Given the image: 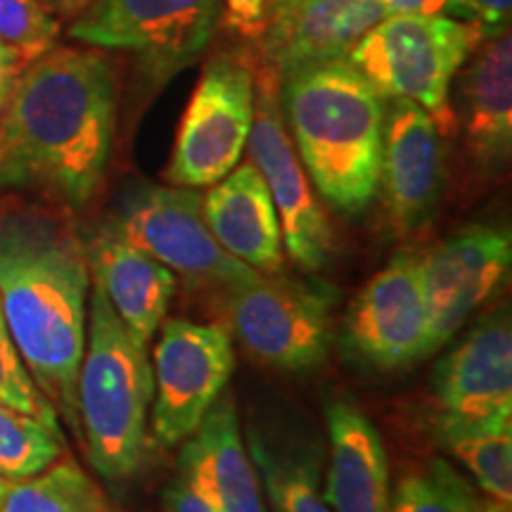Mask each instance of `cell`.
Here are the masks:
<instances>
[{
    "label": "cell",
    "mask_w": 512,
    "mask_h": 512,
    "mask_svg": "<svg viewBox=\"0 0 512 512\" xmlns=\"http://www.w3.org/2000/svg\"><path fill=\"white\" fill-rule=\"evenodd\" d=\"M117 107V74L98 48L55 46L27 64L0 110V190L86 209L105 183Z\"/></svg>",
    "instance_id": "obj_1"
},
{
    "label": "cell",
    "mask_w": 512,
    "mask_h": 512,
    "mask_svg": "<svg viewBox=\"0 0 512 512\" xmlns=\"http://www.w3.org/2000/svg\"><path fill=\"white\" fill-rule=\"evenodd\" d=\"M86 249L50 209L0 207V306L31 380L76 434L88 328Z\"/></svg>",
    "instance_id": "obj_2"
},
{
    "label": "cell",
    "mask_w": 512,
    "mask_h": 512,
    "mask_svg": "<svg viewBox=\"0 0 512 512\" xmlns=\"http://www.w3.org/2000/svg\"><path fill=\"white\" fill-rule=\"evenodd\" d=\"M280 105L309 181L344 216L380 195L384 98L349 60L297 69L280 79Z\"/></svg>",
    "instance_id": "obj_3"
},
{
    "label": "cell",
    "mask_w": 512,
    "mask_h": 512,
    "mask_svg": "<svg viewBox=\"0 0 512 512\" xmlns=\"http://www.w3.org/2000/svg\"><path fill=\"white\" fill-rule=\"evenodd\" d=\"M86 349L76 377L79 432L93 470L107 482L138 475L147 456V411L155 396L147 344L138 342L91 280Z\"/></svg>",
    "instance_id": "obj_4"
},
{
    "label": "cell",
    "mask_w": 512,
    "mask_h": 512,
    "mask_svg": "<svg viewBox=\"0 0 512 512\" xmlns=\"http://www.w3.org/2000/svg\"><path fill=\"white\" fill-rule=\"evenodd\" d=\"M486 38L475 22L448 15H389L375 24L347 60L384 100H411L453 131L451 86Z\"/></svg>",
    "instance_id": "obj_5"
},
{
    "label": "cell",
    "mask_w": 512,
    "mask_h": 512,
    "mask_svg": "<svg viewBox=\"0 0 512 512\" xmlns=\"http://www.w3.org/2000/svg\"><path fill=\"white\" fill-rule=\"evenodd\" d=\"M233 332L249 356L268 368L299 373L320 366L332 335L335 287L318 280L254 273L228 292Z\"/></svg>",
    "instance_id": "obj_6"
},
{
    "label": "cell",
    "mask_w": 512,
    "mask_h": 512,
    "mask_svg": "<svg viewBox=\"0 0 512 512\" xmlns=\"http://www.w3.org/2000/svg\"><path fill=\"white\" fill-rule=\"evenodd\" d=\"M219 22L221 0H91L69 36L136 55L147 79L164 83L200 60Z\"/></svg>",
    "instance_id": "obj_7"
},
{
    "label": "cell",
    "mask_w": 512,
    "mask_h": 512,
    "mask_svg": "<svg viewBox=\"0 0 512 512\" xmlns=\"http://www.w3.org/2000/svg\"><path fill=\"white\" fill-rule=\"evenodd\" d=\"M254 121L249 53L207 60L178 126L164 178L178 188H211L240 164Z\"/></svg>",
    "instance_id": "obj_8"
},
{
    "label": "cell",
    "mask_w": 512,
    "mask_h": 512,
    "mask_svg": "<svg viewBox=\"0 0 512 512\" xmlns=\"http://www.w3.org/2000/svg\"><path fill=\"white\" fill-rule=\"evenodd\" d=\"M254 67V121L247 138L249 162L264 176L283 226L285 254L306 273L328 266L332 256V226L313 195L290 133H287L280 79L249 53Z\"/></svg>",
    "instance_id": "obj_9"
},
{
    "label": "cell",
    "mask_w": 512,
    "mask_h": 512,
    "mask_svg": "<svg viewBox=\"0 0 512 512\" xmlns=\"http://www.w3.org/2000/svg\"><path fill=\"white\" fill-rule=\"evenodd\" d=\"M114 223L133 245L190 283L230 292L259 273L230 256L211 235L200 192L192 188L140 183L121 197Z\"/></svg>",
    "instance_id": "obj_10"
},
{
    "label": "cell",
    "mask_w": 512,
    "mask_h": 512,
    "mask_svg": "<svg viewBox=\"0 0 512 512\" xmlns=\"http://www.w3.org/2000/svg\"><path fill=\"white\" fill-rule=\"evenodd\" d=\"M233 370V335L226 325L166 320L152 354V439L174 448L192 437L226 392Z\"/></svg>",
    "instance_id": "obj_11"
},
{
    "label": "cell",
    "mask_w": 512,
    "mask_h": 512,
    "mask_svg": "<svg viewBox=\"0 0 512 512\" xmlns=\"http://www.w3.org/2000/svg\"><path fill=\"white\" fill-rule=\"evenodd\" d=\"M427 344L430 316L420 254L401 252L351 302L344 318V347L377 370H396L430 356Z\"/></svg>",
    "instance_id": "obj_12"
},
{
    "label": "cell",
    "mask_w": 512,
    "mask_h": 512,
    "mask_svg": "<svg viewBox=\"0 0 512 512\" xmlns=\"http://www.w3.org/2000/svg\"><path fill=\"white\" fill-rule=\"evenodd\" d=\"M510 264V233L494 226H467L420 254L422 292L430 316V354L451 342L472 311L494 297L508 278Z\"/></svg>",
    "instance_id": "obj_13"
},
{
    "label": "cell",
    "mask_w": 512,
    "mask_h": 512,
    "mask_svg": "<svg viewBox=\"0 0 512 512\" xmlns=\"http://www.w3.org/2000/svg\"><path fill=\"white\" fill-rule=\"evenodd\" d=\"M439 432L512 415V325L496 311L467 332L434 370Z\"/></svg>",
    "instance_id": "obj_14"
},
{
    "label": "cell",
    "mask_w": 512,
    "mask_h": 512,
    "mask_svg": "<svg viewBox=\"0 0 512 512\" xmlns=\"http://www.w3.org/2000/svg\"><path fill=\"white\" fill-rule=\"evenodd\" d=\"M389 102L384 112L380 190L389 226L411 235L432 219L444 195V133L430 114L411 100Z\"/></svg>",
    "instance_id": "obj_15"
},
{
    "label": "cell",
    "mask_w": 512,
    "mask_h": 512,
    "mask_svg": "<svg viewBox=\"0 0 512 512\" xmlns=\"http://www.w3.org/2000/svg\"><path fill=\"white\" fill-rule=\"evenodd\" d=\"M389 17L380 0H294L249 50L278 79L335 60H347L361 38Z\"/></svg>",
    "instance_id": "obj_16"
},
{
    "label": "cell",
    "mask_w": 512,
    "mask_h": 512,
    "mask_svg": "<svg viewBox=\"0 0 512 512\" xmlns=\"http://www.w3.org/2000/svg\"><path fill=\"white\" fill-rule=\"evenodd\" d=\"M453 126L479 174H498L512 150V38L505 29L486 36L456 74Z\"/></svg>",
    "instance_id": "obj_17"
},
{
    "label": "cell",
    "mask_w": 512,
    "mask_h": 512,
    "mask_svg": "<svg viewBox=\"0 0 512 512\" xmlns=\"http://www.w3.org/2000/svg\"><path fill=\"white\" fill-rule=\"evenodd\" d=\"M183 484L211 512H266L259 472L240 434L235 401L219 396L178 460Z\"/></svg>",
    "instance_id": "obj_18"
},
{
    "label": "cell",
    "mask_w": 512,
    "mask_h": 512,
    "mask_svg": "<svg viewBox=\"0 0 512 512\" xmlns=\"http://www.w3.org/2000/svg\"><path fill=\"white\" fill-rule=\"evenodd\" d=\"M91 280L126 330L150 344L176 294V275L162 261L133 245L114 221H107L86 252Z\"/></svg>",
    "instance_id": "obj_19"
},
{
    "label": "cell",
    "mask_w": 512,
    "mask_h": 512,
    "mask_svg": "<svg viewBox=\"0 0 512 512\" xmlns=\"http://www.w3.org/2000/svg\"><path fill=\"white\" fill-rule=\"evenodd\" d=\"M202 214L219 245L259 273L285 266L283 226L264 176L252 162L238 164L202 197Z\"/></svg>",
    "instance_id": "obj_20"
},
{
    "label": "cell",
    "mask_w": 512,
    "mask_h": 512,
    "mask_svg": "<svg viewBox=\"0 0 512 512\" xmlns=\"http://www.w3.org/2000/svg\"><path fill=\"white\" fill-rule=\"evenodd\" d=\"M330 470L325 503L332 512H389V458L377 427L356 401L335 399L325 408Z\"/></svg>",
    "instance_id": "obj_21"
},
{
    "label": "cell",
    "mask_w": 512,
    "mask_h": 512,
    "mask_svg": "<svg viewBox=\"0 0 512 512\" xmlns=\"http://www.w3.org/2000/svg\"><path fill=\"white\" fill-rule=\"evenodd\" d=\"M0 512H119L100 484L72 458L55 460L38 475L10 482Z\"/></svg>",
    "instance_id": "obj_22"
},
{
    "label": "cell",
    "mask_w": 512,
    "mask_h": 512,
    "mask_svg": "<svg viewBox=\"0 0 512 512\" xmlns=\"http://www.w3.org/2000/svg\"><path fill=\"white\" fill-rule=\"evenodd\" d=\"M439 437L470 470L489 501L512 503V415L465 430L439 432Z\"/></svg>",
    "instance_id": "obj_23"
},
{
    "label": "cell",
    "mask_w": 512,
    "mask_h": 512,
    "mask_svg": "<svg viewBox=\"0 0 512 512\" xmlns=\"http://www.w3.org/2000/svg\"><path fill=\"white\" fill-rule=\"evenodd\" d=\"M62 456V430L0 403V477L5 482L34 477Z\"/></svg>",
    "instance_id": "obj_24"
},
{
    "label": "cell",
    "mask_w": 512,
    "mask_h": 512,
    "mask_svg": "<svg viewBox=\"0 0 512 512\" xmlns=\"http://www.w3.org/2000/svg\"><path fill=\"white\" fill-rule=\"evenodd\" d=\"M389 512H477V498L451 463L434 458L401 477Z\"/></svg>",
    "instance_id": "obj_25"
},
{
    "label": "cell",
    "mask_w": 512,
    "mask_h": 512,
    "mask_svg": "<svg viewBox=\"0 0 512 512\" xmlns=\"http://www.w3.org/2000/svg\"><path fill=\"white\" fill-rule=\"evenodd\" d=\"M247 451L278 512H332L318 491L316 472L309 463L278 456L256 432L249 434Z\"/></svg>",
    "instance_id": "obj_26"
},
{
    "label": "cell",
    "mask_w": 512,
    "mask_h": 512,
    "mask_svg": "<svg viewBox=\"0 0 512 512\" xmlns=\"http://www.w3.org/2000/svg\"><path fill=\"white\" fill-rule=\"evenodd\" d=\"M60 22L41 0H0V43L27 67L57 46Z\"/></svg>",
    "instance_id": "obj_27"
},
{
    "label": "cell",
    "mask_w": 512,
    "mask_h": 512,
    "mask_svg": "<svg viewBox=\"0 0 512 512\" xmlns=\"http://www.w3.org/2000/svg\"><path fill=\"white\" fill-rule=\"evenodd\" d=\"M0 403L12 411L31 415V418H38L46 425L62 430L55 408L31 380L29 370L19 356L15 339H12L8 323H5L3 306H0Z\"/></svg>",
    "instance_id": "obj_28"
},
{
    "label": "cell",
    "mask_w": 512,
    "mask_h": 512,
    "mask_svg": "<svg viewBox=\"0 0 512 512\" xmlns=\"http://www.w3.org/2000/svg\"><path fill=\"white\" fill-rule=\"evenodd\" d=\"M283 10V0H221L219 24L238 38L259 43Z\"/></svg>",
    "instance_id": "obj_29"
},
{
    "label": "cell",
    "mask_w": 512,
    "mask_h": 512,
    "mask_svg": "<svg viewBox=\"0 0 512 512\" xmlns=\"http://www.w3.org/2000/svg\"><path fill=\"white\" fill-rule=\"evenodd\" d=\"M512 0H453L451 17L475 22L486 36L501 34L508 29Z\"/></svg>",
    "instance_id": "obj_30"
},
{
    "label": "cell",
    "mask_w": 512,
    "mask_h": 512,
    "mask_svg": "<svg viewBox=\"0 0 512 512\" xmlns=\"http://www.w3.org/2000/svg\"><path fill=\"white\" fill-rule=\"evenodd\" d=\"M389 15H448L453 12V0H380Z\"/></svg>",
    "instance_id": "obj_31"
},
{
    "label": "cell",
    "mask_w": 512,
    "mask_h": 512,
    "mask_svg": "<svg viewBox=\"0 0 512 512\" xmlns=\"http://www.w3.org/2000/svg\"><path fill=\"white\" fill-rule=\"evenodd\" d=\"M164 512H211L200 498H197L188 486L183 484V479L178 477L169 489L164 491Z\"/></svg>",
    "instance_id": "obj_32"
},
{
    "label": "cell",
    "mask_w": 512,
    "mask_h": 512,
    "mask_svg": "<svg viewBox=\"0 0 512 512\" xmlns=\"http://www.w3.org/2000/svg\"><path fill=\"white\" fill-rule=\"evenodd\" d=\"M22 69L24 64L17 60V55L0 43V110H3L5 100H8L12 86H15L17 76Z\"/></svg>",
    "instance_id": "obj_33"
},
{
    "label": "cell",
    "mask_w": 512,
    "mask_h": 512,
    "mask_svg": "<svg viewBox=\"0 0 512 512\" xmlns=\"http://www.w3.org/2000/svg\"><path fill=\"white\" fill-rule=\"evenodd\" d=\"M55 17H76L91 0H41Z\"/></svg>",
    "instance_id": "obj_34"
},
{
    "label": "cell",
    "mask_w": 512,
    "mask_h": 512,
    "mask_svg": "<svg viewBox=\"0 0 512 512\" xmlns=\"http://www.w3.org/2000/svg\"><path fill=\"white\" fill-rule=\"evenodd\" d=\"M8 486H10V482H5V479L0 477V505H3V498H5V494H8Z\"/></svg>",
    "instance_id": "obj_35"
},
{
    "label": "cell",
    "mask_w": 512,
    "mask_h": 512,
    "mask_svg": "<svg viewBox=\"0 0 512 512\" xmlns=\"http://www.w3.org/2000/svg\"><path fill=\"white\" fill-rule=\"evenodd\" d=\"M294 3V0H283V5H285V8H287V5H292Z\"/></svg>",
    "instance_id": "obj_36"
}]
</instances>
